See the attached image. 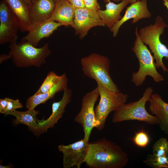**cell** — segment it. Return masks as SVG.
Segmentation results:
<instances>
[{"instance_id": "6da1fadb", "label": "cell", "mask_w": 168, "mask_h": 168, "mask_svg": "<svg viewBox=\"0 0 168 168\" xmlns=\"http://www.w3.org/2000/svg\"><path fill=\"white\" fill-rule=\"evenodd\" d=\"M128 160V155L119 146L103 138L89 143L85 162L91 168H122Z\"/></svg>"}, {"instance_id": "7a4b0ae2", "label": "cell", "mask_w": 168, "mask_h": 168, "mask_svg": "<svg viewBox=\"0 0 168 168\" xmlns=\"http://www.w3.org/2000/svg\"><path fill=\"white\" fill-rule=\"evenodd\" d=\"M9 48V54L18 68H39L46 63V58L51 54L48 43L38 48L26 41L21 40L17 43L15 40L10 43Z\"/></svg>"}, {"instance_id": "3957f363", "label": "cell", "mask_w": 168, "mask_h": 168, "mask_svg": "<svg viewBox=\"0 0 168 168\" xmlns=\"http://www.w3.org/2000/svg\"><path fill=\"white\" fill-rule=\"evenodd\" d=\"M167 25L160 16H157L154 24L144 26L138 31L139 36L142 42L148 45L155 60L157 69L162 68L164 72H168V69L163 62L164 57L168 60V48L161 42L160 35L163 33Z\"/></svg>"}, {"instance_id": "277c9868", "label": "cell", "mask_w": 168, "mask_h": 168, "mask_svg": "<svg viewBox=\"0 0 168 168\" xmlns=\"http://www.w3.org/2000/svg\"><path fill=\"white\" fill-rule=\"evenodd\" d=\"M136 39L132 50L137 58L139 63L138 70L132 75L131 81L136 86H142L147 76L152 77L156 82L164 80L163 76L157 71L154 58L146 45L141 40L138 30L135 29Z\"/></svg>"}, {"instance_id": "5b68a950", "label": "cell", "mask_w": 168, "mask_h": 168, "mask_svg": "<svg viewBox=\"0 0 168 168\" xmlns=\"http://www.w3.org/2000/svg\"><path fill=\"white\" fill-rule=\"evenodd\" d=\"M153 89L149 87L145 90L142 96L138 100L124 103L114 111L112 121L114 123L125 121L136 120L145 122L150 125L158 124L159 120L156 116L149 114L145 108L153 93Z\"/></svg>"}, {"instance_id": "8992f818", "label": "cell", "mask_w": 168, "mask_h": 168, "mask_svg": "<svg viewBox=\"0 0 168 168\" xmlns=\"http://www.w3.org/2000/svg\"><path fill=\"white\" fill-rule=\"evenodd\" d=\"M84 74L104 86L110 90L119 91L118 86L112 80L109 73L110 62L106 56L92 53L81 59Z\"/></svg>"}, {"instance_id": "52a82bcc", "label": "cell", "mask_w": 168, "mask_h": 168, "mask_svg": "<svg viewBox=\"0 0 168 168\" xmlns=\"http://www.w3.org/2000/svg\"><path fill=\"white\" fill-rule=\"evenodd\" d=\"M97 83L100 100L94 109L96 121L95 128L101 131L104 128L106 119L110 113L125 103L128 96L120 91H112L100 83Z\"/></svg>"}, {"instance_id": "ba28073f", "label": "cell", "mask_w": 168, "mask_h": 168, "mask_svg": "<svg viewBox=\"0 0 168 168\" xmlns=\"http://www.w3.org/2000/svg\"><path fill=\"white\" fill-rule=\"evenodd\" d=\"M99 96L97 86L86 93L82 99L81 110L74 119V121L82 127L84 138L88 141L92 130L96 125L94 107Z\"/></svg>"}, {"instance_id": "9c48e42d", "label": "cell", "mask_w": 168, "mask_h": 168, "mask_svg": "<svg viewBox=\"0 0 168 168\" xmlns=\"http://www.w3.org/2000/svg\"><path fill=\"white\" fill-rule=\"evenodd\" d=\"M89 141L84 138L68 145H59L58 149L63 154V166L70 168L76 166L80 168L85 162L89 147Z\"/></svg>"}, {"instance_id": "30bf717a", "label": "cell", "mask_w": 168, "mask_h": 168, "mask_svg": "<svg viewBox=\"0 0 168 168\" xmlns=\"http://www.w3.org/2000/svg\"><path fill=\"white\" fill-rule=\"evenodd\" d=\"M0 44L17 40L20 30L18 21L5 2H0Z\"/></svg>"}, {"instance_id": "8fae6325", "label": "cell", "mask_w": 168, "mask_h": 168, "mask_svg": "<svg viewBox=\"0 0 168 168\" xmlns=\"http://www.w3.org/2000/svg\"><path fill=\"white\" fill-rule=\"evenodd\" d=\"M97 26H105L98 11L86 7L75 9L73 28L80 39L85 37L91 28Z\"/></svg>"}, {"instance_id": "7c38bea8", "label": "cell", "mask_w": 168, "mask_h": 168, "mask_svg": "<svg viewBox=\"0 0 168 168\" xmlns=\"http://www.w3.org/2000/svg\"><path fill=\"white\" fill-rule=\"evenodd\" d=\"M72 95V90L67 88L64 91L62 99L59 101L54 102L53 103L52 113L49 118L46 120L37 119L39 127L36 133L38 136L46 132L48 128H53L58 119L62 117L65 108L71 101Z\"/></svg>"}, {"instance_id": "4fadbf2b", "label": "cell", "mask_w": 168, "mask_h": 168, "mask_svg": "<svg viewBox=\"0 0 168 168\" xmlns=\"http://www.w3.org/2000/svg\"><path fill=\"white\" fill-rule=\"evenodd\" d=\"M63 25L49 19L32 24L27 34L22 39L35 47L42 39L51 35L58 28Z\"/></svg>"}, {"instance_id": "5bb4252c", "label": "cell", "mask_w": 168, "mask_h": 168, "mask_svg": "<svg viewBox=\"0 0 168 168\" xmlns=\"http://www.w3.org/2000/svg\"><path fill=\"white\" fill-rule=\"evenodd\" d=\"M152 16L147 6V0H141L131 3L128 7L125 13L110 29L114 37L116 36L122 25L128 20L133 19L132 24H134L143 18H149Z\"/></svg>"}, {"instance_id": "9a60e30c", "label": "cell", "mask_w": 168, "mask_h": 168, "mask_svg": "<svg viewBox=\"0 0 168 168\" xmlns=\"http://www.w3.org/2000/svg\"><path fill=\"white\" fill-rule=\"evenodd\" d=\"M148 102L149 111L158 119L161 130L168 134V103L157 93H152Z\"/></svg>"}, {"instance_id": "2e32d148", "label": "cell", "mask_w": 168, "mask_h": 168, "mask_svg": "<svg viewBox=\"0 0 168 168\" xmlns=\"http://www.w3.org/2000/svg\"><path fill=\"white\" fill-rule=\"evenodd\" d=\"M16 17L20 30L28 32L32 24L30 16V7L23 0H3Z\"/></svg>"}, {"instance_id": "e0dca14e", "label": "cell", "mask_w": 168, "mask_h": 168, "mask_svg": "<svg viewBox=\"0 0 168 168\" xmlns=\"http://www.w3.org/2000/svg\"><path fill=\"white\" fill-rule=\"evenodd\" d=\"M55 5L53 0H35L29 6L31 24L49 19L53 13Z\"/></svg>"}, {"instance_id": "ac0fdd59", "label": "cell", "mask_w": 168, "mask_h": 168, "mask_svg": "<svg viewBox=\"0 0 168 168\" xmlns=\"http://www.w3.org/2000/svg\"><path fill=\"white\" fill-rule=\"evenodd\" d=\"M75 9L67 0H61L55 3L53 13L49 19L73 28Z\"/></svg>"}, {"instance_id": "d6986e66", "label": "cell", "mask_w": 168, "mask_h": 168, "mask_svg": "<svg viewBox=\"0 0 168 168\" xmlns=\"http://www.w3.org/2000/svg\"><path fill=\"white\" fill-rule=\"evenodd\" d=\"M129 0H122L118 4L110 1L105 9L98 10L99 15L105 26L110 29L122 17L120 13L129 3Z\"/></svg>"}, {"instance_id": "ffe728a7", "label": "cell", "mask_w": 168, "mask_h": 168, "mask_svg": "<svg viewBox=\"0 0 168 168\" xmlns=\"http://www.w3.org/2000/svg\"><path fill=\"white\" fill-rule=\"evenodd\" d=\"M68 79L65 73L60 81L47 92L39 95H33L29 97L26 103L28 110L35 109L38 105L44 103L49 99L54 98L57 93L64 91L68 88Z\"/></svg>"}, {"instance_id": "44dd1931", "label": "cell", "mask_w": 168, "mask_h": 168, "mask_svg": "<svg viewBox=\"0 0 168 168\" xmlns=\"http://www.w3.org/2000/svg\"><path fill=\"white\" fill-rule=\"evenodd\" d=\"M39 113V111L35 110V109L28 110L25 111L14 110L6 113L5 115H11L14 116L16 118L14 120L16 124H22L25 125L36 133L39 127L36 116Z\"/></svg>"}, {"instance_id": "7402d4cb", "label": "cell", "mask_w": 168, "mask_h": 168, "mask_svg": "<svg viewBox=\"0 0 168 168\" xmlns=\"http://www.w3.org/2000/svg\"><path fill=\"white\" fill-rule=\"evenodd\" d=\"M62 77L63 74L58 76L54 71L50 72L47 75L40 88L34 94L37 95L47 92L57 84Z\"/></svg>"}, {"instance_id": "603a6c76", "label": "cell", "mask_w": 168, "mask_h": 168, "mask_svg": "<svg viewBox=\"0 0 168 168\" xmlns=\"http://www.w3.org/2000/svg\"><path fill=\"white\" fill-rule=\"evenodd\" d=\"M143 162L153 168H168V157H160L153 154H148Z\"/></svg>"}, {"instance_id": "cb8c5ba5", "label": "cell", "mask_w": 168, "mask_h": 168, "mask_svg": "<svg viewBox=\"0 0 168 168\" xmlns=\"http://www.w3.org/2000/svg\"><path fill=\"white\" fill-rule=\"evenodd\" d=\"M152 153L158 156L168 157V141L166 138H161L155 142Z\"/></svg>"}, {"instance_id": "d4e9b609", "label": "cell", "mask_w": 168, "mask_h": 168, "mask_svg": "<svg viewBox=\"0 0 168 168\" xmlns=\"http://www.w3.org/2000/svg\"><path fill=\"white\" fill-rule=\"evenodd\" d=\"M134 144L137 146L143 147H146L150 142L148 134L143 130L136 133L133 138Z\"/></svg>"}, {"instance_id": "484cf974", "label": "cell", "mask_w": 168, "mask_h": 168, "mask_svg": "<svg viewBox=\"0 0 168 168\" xmlns=\"http://www.w3.org/2000/svg\"><path fill=\"white\" fill-rule=\"evenodd\" d=\"M5 98L7 102V108L6 113L17 109L22 108L23 107L22 103L17 99L14 100L8 97H5Z\"/></svg>"}, {"instance_id": "4316f807", "label": "cell", "mask_w": 168, "mask_h": 168, "mask_svg": "<svg viewBox=\"0 0 168 168\" xmlns=\"http://www.w3.org/2000/svg\"><path fill=\"white\" fill-rule=\"evenodd\" d=\"M85 7L98 11L100 9V7L97 0H83Z\"/></svg>"}, {"instance_id": "83f0119b", "label": "cell", "mask_w": 168, "mask_h": 168, "mask_svg": "<svg viewBox=\"0 0 168 168\" xmlns=\"http://www.w3.org/2000/svg\"><path fill=\"white\" fill-rule=\"evenodd\" d=\"M75 9L85 7L83 0H67Z\"/></svg>"}, {"instance_id": "f1b7e54d", "label": "cell", "mask_w": 168, "mask_h": 168, "mask_svg": "<svg viewBox=\"0 0 168 168\" xmlns=\"http://www.w3.org/2000/svg\"><path fill=\"white\" fill-rule=\"evenodd\" d=\"M7 108V102L4 98L0 99V113L5 114Z\"/></svg>"}, {"instance_id": "f546056e", "label": "cell", "mask_w": 168, "mask_h": 168, "mask_svg": "<svg viewBox=\"0 0 168 168\" xmlns=\"http://www.w3.org/2000/svg\"><path fill=\"white\" fill-rule=\"evenodd\" d=\"M12 58L11 56L8 54H2L0 56V63L3 61Z\"/></svg>"}, {"instance_id": "4dcf8cb0", "label": "cell", "mask_w": 168, "mask_h": 168, "mask_svg": "<svg viewBox=\"0 0 168 168\" xmlns=\"http://www.w3.org/2000/svg\"><path fill=\"white\" fill-rule=\"evenodd\" d=\"M27 5L29 6L35 0H23Z\"/></svg>"}, {"instance_id": "1f68e13d", "label": "cell", "mask_w": 168, "mask_h": 168, "mask_svg": "<svg viewBox=\"0 0 168 168\" xmlns=\"http://www.w3.org/2000/svg\"><path fill=\"white\" fill-rule=\"evenodd\" d=\"M163 4L167 8L168 10V0H162Z\"/></svg>"}, {"instance_id": "d6a6232c", "label": "cell", "mask_w": 168, "mask_h": 168, "mask_svg": "<svg viewBox=\"0 0 168 168\" xmlns=\"http://www.w3.org/2000/svg\"><path fill=\"white\" fill-rule=\"evenodd\" d=\"M11 165L10 164H9L7 166H3L1 165H0V168H11Z\"/></svg>"}, {"instance_id": "836d02e7", "label": "cell", "mask_w": 168, "mask_h": 168, "mask_svg": "<svg viewBox=\"0 0 168 168\" xmlns=\"http://www.w3.org/2000/svg\"><path fill=\"white\" fill-rule=\"evenodd\" d=\"M111 0H104V1L105 2L107 3L110 1ZM113 1L116 2H119L120 1H121L122 0H112Z\"/></svg>"}, {"instance_id": "e575fe53", "label": "cell", "mask_w": 168, "mask_h": 168, "mask_svg": "<svg viewBox=\"0 0 168 168\" xmlns=\"http://www.w3.org/2000/svg\"><path fill=\"white\" fill-rule=\"evenodd\" d=\"M139 1L140 0H129V2L132 3Z\"/></svg>"}, {"instance_id": "d590c367", "label": "cell", "mask_w": 168, "mask_h": 168, "mask_svg": "<svg viewBox=\"0 0 168 168\" xmlns=\"http://www.w3.org/2000/svg\"><path fill=\"white\" fill-rule=\"evenodd\" d=\"M56 3V2H58V1H60L61 0H53Z\"/></svg>"}]
</instances>
